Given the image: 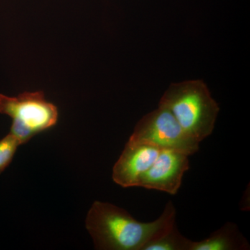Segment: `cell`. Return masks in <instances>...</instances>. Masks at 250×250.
I'll return each instance as SVG.
<instances>
[{
    "label": "cell",
    "instance_id": "9",
    "mask_svg": "<svg viewBox=\"0 0 250 250\" xmlns=\"http://www.w3.org/2000/svg\"><path fill=\"white\" fill-rule=\"evenodd\" d=\"M20 146L18 140L10 133L0 140V174L11 164Z\"/></svg>",
    "mask_w": 250,
    "mask_h": 250
},
{
    "label": "cell",
    "instance_id": "1",
    "mask_svg": "<svg viewBox=\"0 0 250 250\" xmlns=\"http://www.w3.org/2000/svg\"><path fill=\"white\" fill-rule=\"evenodd\" d=\"M176 208L166 204L159 218L142 223L116 205L95 201L85 218V228L96 250H142L148 242L167 233L176 224Z\"/></svg>",
    "mask_w": 250,
    "mask_h": 250
},
{
    "label": "cell",
    "instance_id": "4",
    "mask_svg": "<svg viewBox=\"0 0 250 250\" xmlns=\"http://www.w3.org/2000/svg\"><path fill=\"white\" fill-rule=\"evenodd\" d=\"M129 141L161 149H173L188 156L198 152L200 143L188 135L170 111L159 106L141 118Z\"/></svg>",
    "mask_w": 250,
    "mask_h": 250
},
{
    "label": "cell",
    "instance_id": "6",
    "mask_svg": "<svg viewBox=\"0 0 250 250\" xmlns=\"http://www.w3.org/2000/svg\"><path fill=\"white\" fill-rule=\"evenodd\" d=\"M161 149L128 141L113 168V182L123 188L135 187L143 172L153 165Z\"/></svg>",
    "mask_w": 250,
    "mask_h": 250
},
{
    "label": "cell",
    "instance_id": "3",
    "mask_svg": "<svg viewBox=\"0 0 250 250\" xmlns=\"http://www.w3.org/2000/svg\"><path fill=\"white\" fill-rule=\"evenodd\" d=\"M0 114L12 119L9 133L21 145L53 127L59 119L58 108L42 91L24 92L16 97L0 94Z\"/></svg>",
    "mask_w": 250,
    "mask_h": 250
},
{
    "label": "cell",
    "instance_id": "2",
    "mask_svg": "<svg viewBox=\"0 0 250 250\" xmlns=\"http://www.w3.org/2000/svg\"><path fill=\"white\" fill-rule=\"evenodd\" d=\"M159 106L170 111L186 133L199 143L213 133L220 112L218 103L200 80L171 83Z\"/></svg>",
    "mask_w": 250,
    "mask_h": 250
},
{
    "label": "cell",
    "instance_id": "5",
    "mask_svg": "<svg viewBox=\"0 0 250 250\" xmlns=\"http://www.w3.org/2000/svg\"><path fill=\"white\" fill-rule=\"evenodd\" d=\"M188 156L173 149H161L155 162L140 176L135 187L176 195L182 186L184 174L190 167Z\"/></svg>",
    "mask_w": 250,
    "mask_h": 250
},
{
    "label": "cell",
    "instance_id": "7",
    "mask_svg": "<svg viewBox=\"0 0 250 250\" xmlns=\"http://www.w3.org/2000/svg\"><path fill=\"white\" fill-rule=\"evenodd\" d=\"M249 245L235 224L228 223L201 241H192L190 250H241Z\"/></svg>",
    "mask_w": 250,
    "mask_h": 250
},
{
    "label": "cell",
    "instance_id": "8",
    "mask_svg": "<svg viewBox=\"0 0 250 250\" xmlns=\"http://www.w3.org/2000/svg\"><path fill=\"white\" fill-rule=\"evenodd\" d=\"M192 241L181 234L174 225L162 236L148 242L142 250H190Z\"/></svg>",
    "mask_w": 250,
    "mask_h": 250
}]
</instances>
